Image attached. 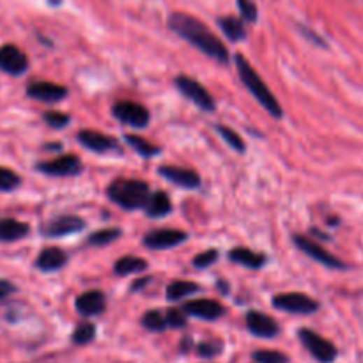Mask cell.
<instances>
[{"label":"cell","mask_w":363,"mask_h":363,"mask_svg":"<svg viewBox=\"0 0 363 363\" xmlns=\"http://www.w3.org/2000/svg\"><path fill=\"white\" fill-rule=\"evenodd\" d=\"M273 305L278 311L291 312V314H314L319 311V301H315L311 296L303 292H285V294H276L273 298Z\"/></svg>","instance_id":"5b68a950"},{"label":"cell","mask_w":363,"mask_h":363,"mask_svg":"<svg viewBox=\"0 0 363 363\" xmlns=\"http://www.w3.org/2000/svg\"><path fill=\"white\" fill-rule=\"evenodd\" d=\"M68 262V255L61 248H45L36 259V268L41 271H57Z\"/></svg>","instance_id":"d6986e66"},{"label":"cell","mask_w":363,"mask_h":363,"mask_svg":"<svg viewBox=\"0 0 363 363\" xmlns=\"http://www.w3.org/2000/svg\"><path fill=\"white\" fill-rule=\"evenodd\" d=\"M112 112H114V115L119 121L128 126H133V128H145L149 124V119H151L148 108L135 101L115 103Z\"/></svg>","instance_id":"52a82bcc"},{"label":"cell","mask_w":363,"mask_h":363,"mask_svg":"<svg viewBox=\"0 0 363 363\" xmlns=\"http://www.w3.org/2000/svg\"><path fill=\"white\" fill-rule=\"evenodd\" d=\"M15 291H16V287L11 284V282L2 280V278H0V299L8 298V296L13 294Z\"/></svg>","instance_id":"74e56055"},{"label":"cell","mask_w":363,"mask_h":363,"mask_svg":"<svg viewBox=\"0 0 363 363\" xmlns=\"http://www.w3.org/2000/svg\"><path fill=\"white\" fill-rule=\"evenodd\" d=\"M78 142L83 148L91 149L94 152H105L110 149L118 148V142L112 136L105 135V133L92 131V129H83L78 133Z\"/></svg>","instance_id":"ac0fdd59"},{"label":"cell","mask_w":363,"mask_h":363,"mask_svg":"<svg viewBox=\"0 0 363 363\" xmlns=\"http://www.w3.org/2000/svg\"><path fill=\"white\" fill-rule=\"evenodd\" d=\"M236 66H238V73L239 76H241L243 83H245V87L252 92V96H254L259 103H261L262 108H264L269 115H273V118H282L280 103L276 101L273 92L269 91L268 85L262 82V78L257 75V71L252 68V64H250L243 55H236Z\"/></svg>","instance_id":"7a4b0ae2"},{"label":"cell","mask_w":363,"mask_h":363,"mask_svg":"<svg viewBox=\"0 0 363 363\" xmlns=\"http://www.w3.org/2000/svg\"><path fill=\"white\" fill-rule=\"evenodd\" d=\"M181 308L188 315L204 319V321H216V319H220L223 314H225V308H223L218 301H215V299H206V298L193 299V301L185 303Z\"/></svg>","instance_id":"5bb4252c"},{"label":"cell","mask_w":363,"mask_h":363,"mask_svg":"<svg viewBox=\"0 0 363 363\" xmlns=\"http://www.w3.org/2000/svg\"><path fill=\"white\" fill-rule=\"evenodd\" d=\"M18 186H20L18 174L13 172L11 169L0 166V192H11V190L18 188Z\"/></svg>","instance_id":"1f68e13d"},{"label":"cell","mask_w":363,"mask_h":363,"mask_svg":"<svg viewBox=\"0 0 363 363\" xmlns=\"http://www.w3.org/2000/svg\"><path fill=\"white\" fill-rule=\"evenodd\" d=\"M76 311L83 318H92L105 312L106 298L101 291H87L80 294L75 301Z\"/></svg>","instance_id":"2e32d148"},{"label":"cell","mask_w":363,"mask_h":363,"mask_svg":"<svg viewBox=\"0 0 363 363\" xmlns=\"http://www.w3.org/2000/svg\"><path fill=\"white\" fill-rule=\"evenodd\" d=\"M38 171L46 176H57V178H66V176H76L82 171V163L75 155H64L52 162L38 163Z\"/></svg>","instance_id":"9c48e42d"},{"label":"cell","mask_w":363,"mask_h":363,"mask_svg":"<svg viewBox=\"0 0 363 363\" xmlns=\"http://www.w3.org/2000/svg\"><path fill=\"white\" fill-rule=\"evenodd\" d=\"M176 85H178L179 91H181L190 101L195 103V105H197L199 108L204 110V112H213V110H215V99H213V96L206 91L204 85H201L197 80L190 78V76H178V78H176Z\"/></svg>","instance_id":"8992f818"},{"label":"cell","mask_w":363,"mask_h":363,"mask_svg":"<svg viewBox=\"0 0 363 363\" xmlns=\"http://www.w3.org/2000/svg\"><path fill=\"white\" fill-rule=\"evenodd\" d=\"M197 353L202 358H215L222 353V344L220 342H201L197 346Z\"/></svg>","instance_id":"8d00e7d4"},{"label":"cell","mask_w":363,"mask_h":363,"mask_svg":"<svg viewBox=\"0 0 363 363\" xmlns=\"http://www.w3.org/2000/svg\"><path fill=\"white\" fill-rule=\"evenodd\" d=\"M144 208L145 213H148L151 218H162V216L169 215V213L172 211L171 197H169L165 192H156L152 193V195H149Z\"/></svg>","instance_id":"7402d4cb"},{"label":"cell","mask_w":363,"mask_h":363,"mask_svg":"<svg viewBox=\"0 0 363 363\" xmlns=\"http://www.w3.org/2000/svg\"><path fill=\"white\" fill-rule=\"evenodd\" d=\"M218 25L223 31V34L227 36L231 41H243L246 38L245 25L239 18L234 16H225V18H218Z\"/></svg>","instance_id":"603a6c76"},{"label":"cell","mask_w":363,"mask_h":363,"mask_svg":"<svg viewBox=\"0 0 363 363\" xmlns=\"http://www.w3.org/2000/svg\"><path fill=\"white\" fill-rule=\"evenodd\" d=\"M126 142H128L129 145H131L133 149H135L136 152L141 156H144V158H152V156L159 155V148L158 145L151 144V142H148L144 138V136H138V135H126L124 136Z\"/></svg>","instance_id":"484cf974"},{"label":"cell","mask_w":363,"mask_h":363,"mask_svg":"<svg viewBox=\"0 0 363 363\" xmlns=\"http://www.w3.org/2000/svg\"><path fill=\"white\" fill-rule=\"evenodd\" d=\"M252 358L257 363H289L287 355L280 351H273V349H259L252 355Z\"/></svg>","instance_id":"f1b7e54d"},{"label":"cell","mask_w":363,"mask_h":363,"mask_svg":"<svg viewBox=\"0 0 363 363\" xmlns=\"http://www.w3.org/2000/svg\"><path fill=\"white\" fill-rule=\"evenodd\" d=\"M27 94L39 101L57 103L68 96V89L53 82H34L27 87Z\"/></svg>","instance_id":"9a60e30c"},{"label":"cell","mask_w":363,"mask_h":363,"mask_svg":"<svg viewBox=\"0 0 363 363\" xmlns=\"http://www.w3.org/2000/svg\"><path fill=\"white\" fill-rule=\"evenodd\" d=\"M96 337V326L91 325V322H80L76 326L75 333H73V342L78 346H85L89 342L94 341Z\"/></svg>","instance_id":"83f0119b"},{"label":"cell","mask_w":363,"mask_h":363,"mask_svg":"<svg viewBox=\"0 0 363 363\" xmlns=\"http://www.w3.org/2000/svg\"><path fill=\"white\" fill-rule=\"evenodd\" d=\"M238 8L243 20L250 23L257 22V6H255L254 0H238Z\"/></svg>","instance_id":"836d02e7"},{"label":"cell","mask_w":363,"mask_h":363,"mask_svg":"<svg viewBox=\"0 0 363 363\" xmlns=\"http://www.w3.org/2000/svg\"><path fill=\"white\" fill-rule=\"evenodd\" d=\"M0 69L9 75H23L29 69V59L15 45H4L0 48Z\"/></svg>","instance_id":"30bf717a"},{"label":"cell","mask_w":363,"mask_h":363,"mask_svg":"<svg viewBox=\"0 0 363 363\" xmlns=\"http://www.w3.org/2000/svg\"><path fill=\"white\" fill-rule=\"evenodd\" d=\"M31 232V227L27 223L18 222L13 218H2L0 220V241L11 243L18 241V239L25 238Z\"/></svg>","instance_id":"ffe728a7"},{"label":"cell","mask_w":363,"mask_h":363,"mask_svg":"<svg viewBox=\"0 0 363 363\" xmlns=\"http://www.w3.org/2000/svg\"><path fill=\"white\" fill-rule=\"evenodd\" d=\"M85 227V222L83 218L75 215H64L59 216V218H53L46 223L43 227V234L46 238H61L66 234H75V232L82 231Z\"/></svg>","instance_id":"7c38bea8"},{"label":"cell","mask_w":363,"mask_h":363,"mask_svg":"<svg viewBox=\"0 0 363 363\" xmlns=\"http://www.w3.org/2000/svg\"><path fill=\"white\" fill-rule=\"evenodd\" d=\"M229 259L232 262H238V264L246 266V268H252V269H259L264 266L266 262V255L259 254V252H254V250L250 248H232L229 252Z\"/></svg>","instance_id":"44dd1931"},{"label":"cell","mask_w":363,"mask_h":363,"mask_svg":"<svg viewBox=\"0 0 363 363\" xmlns=\"http://www.w3.org/2000/svg\"><path fill=\"white\" fill-rule=\"evenodd\" d=\"M216 261H218V252H216V250H204L202 254H199L197 257L193 259L192 264L199 269H204L209 268L211 264H215Z\"/></svg>","instance_id":"e575fe53"},{"label":"cell","mask_w":363,"mask_h":363,"mask_svg":"<svg viewBox=\"0 0 363 363\" xmlns=\"http://www.w3.org/2000/svg\"><path fill=\"white\" fill-rule=\"evenodd\" d=\"M142 326H144L145 329H149V332H163V329L169 328V326H166L165 314L159 311L145 312L144 318H142Z\"/></svg>","instance_id":"4316f807"},{"label":"cell","mask_w":363,"mask_h":363,"mask_svg":"<svg viewBox=\"0 0 363 363\" xmlns=\"http://www.w3.org/2000/svg\"><path fill=\"white\" fill-rule=\"evenodd\" d=\"M199 289L201 287H199L197 284H193V282L176 280L166 287V298L171 299V301H179V299L186 298V296L195 294Z\"/></svg>","instance_id":"d4e9b609"},{"label":"cell","mask_w":363,"mask_h":363,"mask_svg":"<svg viewBox=\"0 0 363 363\" xmlns=\"http://www.w3.org/2000/svg\"><path fill=\"white\" fill-rule=\"evenodd\" d=\"M165 319L169 328H185L186 326V312L183 308H171V311H166Z\"/></svg>","instance_id":"d6a6232c"},{"label":"cell","mask_w":363,"mask_h":363,"mask_svg":"<svg viewBox=\"0 0 363 363\" xmlns=\"http://www.w3.org/2000/svg\"><path fill=\"white\" fill-rule=\"evenodd\" d=\"M148 268V261L141 257H133V255H128V257H122L115 262L114 271L115 275L124 276V275H131V273H138L144 271Z\"/></svg>","instance_id":"cb8c5ba5"},{"label":"cell","mask_w":363,"mask_h":363,"mask_svg":"<svg viewBox=\"0 0 363 363\" xmlns=\"http://www.w3.org/2000/svg\"><path fill=\"white\" fill-rule=\"evenodd\" d=\"M159 174L165 179H169L174 185L181 186V188H197L201 185V176L192 169H185V166H159Z\"/></svg>","instance_id":"e0dca14e"},{"label":"cell","mask_w":363,"mask_h":363,"mask_svg":"<svg viewBox=\"0 0 363 363\" xmlns=\"http://www.w3.org/2000/svg\"><path fill=\"white\" fill-rule=\"evenodd\" d=\"M45 121L46 124H50L52 128L61 129L69 122V115L61 114V112H55V110H50V112H46L45 114Z\"/></svg>","instance_id":"d590c367"},{"label":"cell","mask_w":363,"mask_h":363,"mask_svg":"<svg viewBox=\"0 0 363 363\" xmlns=\"http://www.w3.org/2000/svg\"><path fill=\"white\" fill-rule=\"evenodd\" d=\"M106 193H108L110 201L115 202L119 208L126 209V211L144 208L151 195L149 186L138 179H115L108 186Z\"/></svg>","instance_id":"3957f363"},{"label":"cell","mask_w":363,"mask_h":363,"mask_svg":"<svg viewBox=\"0 0 363 363\" xmlns=\"http://www.w3.org/2000/svg\"><path fill=\"white\" fill-rule=\"evenodd\" d=\"M216 129H218V133L222 135L223 141L227 142V144L231 145L234 151H238V152L245 151V142H243V138L234 131V129L227 128V126H218Z\"/></svg>","instance_id":"4dcf8cb0"},{"label":"cell","mask_w":363,"mask_h":363,"mask_svg":"<svg viewBox=\"0 0 363 363\" xmlns=\"http://www.w3.org/2000/svg\"><path fill=\"white\" fill-rule=\"evenodd\" d=\"M246 328L252 335L259 339H273L280 332L275 319L257 311H250L246 314Z\"/></svg>","instance_id":"4fadbf2b"},{"label":"cell","mask_w":363,"mask_h":363,"mask_svg":"<svg viewBox=\"0 0 363 363\" xmlns=\"http://www.w3.org/2000/svg\"><path fill=\"white\" fill-rule=\"evenodd\" d=\"M294 243H296V246L301 250L303 254H306L311 259H314V261L321 262V264L326 266V268L348 269V264H346V262H342L341 259H337L335 255H332L329 252H326L321 245H318L315 241H312L311 238H305V236H296Z\"/></svg>","instance_id":"ba28073f"},{"label":"cell","mask_w":363,"mask_h":363,"mask_svg":"<svg viewBox=\"0 0 363 363\" xmlns=\"http://www.w3.org/2000/svg\"><path fill=\"white\" fill-rule=\"evenodd\" d=\"M298 337L299 341H301V344L305 346L306 351L311 353L319 363H332L337 358V348H335L328 339L321 337L319 333H315L314 329L301 328L298 332Z\"/></svg>","instance_id":"277c9868"},{"label":"cell","mask_w":363,"mask_h":363,"mask_svg":"<svg viewBox=\"0 0 363 363\" xmlns=\"http://www.w3.org/2000/svg\"><path fill=\"white\" fill-rule=\"evenodd\" d=\"M186 238H188L186 232L178 231V229H158V231L145 234L144 245L151 250H166L185 243Z\"/></svg>","instance_id":"8fae6325"},{"label":"cell","mask_w":363,"mask_h":363,"mask_svg":"<svg viewBox=\"0 0 363 363\" xmlns=\"http://www.w3.org/2000/svg\"><path fill=\"white\" fill-rule=\"evenodd\" d=\"M121 238V231L119 229H103V231L94 232V234L89 236V245H96V246H103L108 245V243L115 241V239Z\"/></svg>","instance_id":"f546056e"},{"label":"cell","mask_w":363,"mask_h":363,"mask_svg":"<svg viewBox=\"0 0 363 363\" xmlns=\"http://www.w3.org/2000/svg\"><path fill=\"white\" fill-rule=\"evenodd\" d=\"M169 27L176 34L186 39L190 45H193L195 48L201 50L202 53H206L208 57L223 62V64L229 62L227 48L223 46V43L209 31L201 20L185 15V13H174L171 20H169Z\"/></svg>","instance_id":"6da1fadb"}]
</instances>
